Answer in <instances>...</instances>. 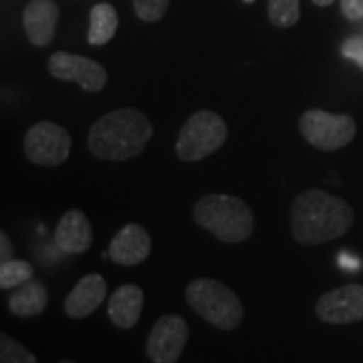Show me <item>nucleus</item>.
Listing matches in <instances>:
<instances>
[{
  "label": "nucleus",
  "instance_id": "0eeeda50",
  "mask_svg": "<svg viewBox=\"0 0 363 363\" xmlns=\"http://www.w3.org/2000/svg\"><path fill=\"white\" fill-rule=\"evenodd\" d=\"M26 157L43 168L61 166L71 154V135L52 121L35 123L25 135Z\"/></svg>",
  "mask_w": 363,
  "mask_h": 363
},
{
  "label": "nucleus",
  "instance_id": "4be33fe9",
  "mask_svg": "<svg viewBox=\"0 0 363 363\" xmlns=\"http://www.w3.org/2000/svg\"><path fill=\"white\" fill-rule=\"evenodd\" d=\"M343 57H347L351 61H355L363 69V37H351L341 45Z\"/></svg>",
  "mask_w": 363,
  "mask_h": 363
},
{
  "label": "nucleus",
  "instance_id": "20e7f679",
  "mask_svg": "<svg viewBox=\"0 0 363 363\" xmlns=\"http://www.w3.org/2000/svg\"><path fill=\"white\" fill-rule=\"evenodd\" d=\"M186 301L202 319L222 331L240 327L245 309L230 286L216 279H196L186 289Z\"/></svg>",
  "mask_w": 363,
  "mask_h": 363
},
{
  "label": "nucleus",
  "instance_id": "9d476101",
  "mask_svg": "<svg viewBox=\"0 0 363 363\" xmlns=\"http://www.w3.org/2000/svg\"><path fill=\"white\" fill-rule=\"evenodd\" d=\"M317 317L329 325L357 323L363 319V285H350L333 289L319 297L315 305Z\"/></svg>",
  "mask_w": 363,
  "mask_h": 363
},
{
  "label": "nucleus",
  "instance_id": "412c9836",
  "mask_svg": "<svg viewBox=\"0 0 363 363\" xmlns=\"http://www.w3.org/2000/svg\"><path fill=\"white\" fill-rule=\"evenodd\" d=\"M169 0H133V11L143 23H157L168 11Z\"/></svg>",
  "mask_w": 363,
  "mask_h": 363
},
{
  "label": "nucleus",
  "instance_id": "423d86ee",
  "mask_svg": "<svg viewBox=\"0 0 363 363\" xmlns=\"http://www.w3.org/2000/svg\"><path fill=\"white\" fill-rule=\"evenodd\" d=\"M298 130L313 147L323 152H335L353 142L357 125L355 119L345 113L307 109L298 119Z\"/></svg>",
  "mask_w": 363,
  "mask_h": 363
},
{
  "label": "nucleus",
  "instance_id": "9b49d317",
  "mask_svg": "<svg viewBox=\"0 0 363 363\" xmlns=\"http://www.w3.org/2000/svg\"><path fill=\"white\" fill-rule=\"evenodd\" d=\"M152 238L142 224H125L111 238L107 257L121 267H135L150 257Z\"/></svg>",
  "mask_w": 363,
  "mask_h": 363
},
{
  "label": "nucleus",
  "instance_id": "4468645a",
  "mask_svg": "<svg viewBox=\"0 0 363 363\" xmlns=\"http://www.w3.org/2000/svg\"><path fill=\"white\" fill-rule=\"evenodd\" d=\"M107 295V283L101 274H85L65 298V313L71 319H83L95 313Z\"/></svg>",
  "mask_w": 363,
  "mask_h": 363
},
{
  "label": "nucleus",
  "instance_id": "39448f33",
  "mask_svg": "<svg viewBox=\"0 0 363 363\" xmlns=\"http://www.w3.org/2000/svg\"><path fill=\"white\" fill-rule=\"evenodd\" d=\"M228 138V128L218 113L214 111H196L182 125L176 140V154L182 162L204 160L216 150H220Z\"/></svg>",
  "mask_w": 363,
  "mask_h": 363
},
{
  "label": "nucleus",
  "instance_id": "a878e982",
  "mask_svg": "<svg viewBox=\"0 0 363 363\" xmlns=\"http://www.w3.org/2000/svg\"><path fill=\"white\" fill-rule=\"evenodd\" d=\"M242 2H245V4H252L255 0H242Z\"/></svg>",
  "mask_w": 363,
  "mask_h": 363
},
{
  "label": "nucleus",
  "instance_id": "6ab92c4d",
  "mask_svg": "<svg viewBox=\"0 0 363 363\" xmlns=\"http://www.w3.org/2000/svg\"><path fill=\"white\" fill-rule=\"evenodd\" d=\"M301 18V0H269V21L279 28L297 25Z\"/></svg>",
  "mask_w": 363,
  "mask_h": 363
},
{
  "label": "nucleus",
  "instance_id": "a211bd4d",
  "mask_svg": "<svg viewBox=\"0 0 363 363\" xmlns=\"http://www.w3.org/2000/svg\"><path fill=\"white\" fill-rule=\"evenodd\" d=\"M35 277V269L26 260H9L0 264V286L4 291L25 285Z\"/></svg>",
  "mask_w": 363,
  "mask_h": 363
},
{
  "label": "nucleus",
  "instance_id": "aec40b11",
  "mask_svg": "<svg viewBox=\"0 0 363 363\" xmlns=\"http://www.w3.org/2000/svg\"><path fill=\"white\" fill-rule=\"evenodd\" d=\"M0 363H39L37 357L16 339L0 333Z\"/></svg>",
  "mask_w": 363,
  "mask_h": 363
},
{
  "label": "nucleus",
  "instance_id": "f8f14e48",
  "mask_svg": "<svg viewBox=\"0 0 363 363\" xmlns=\"http://www.w3.org/2000/svg\"><path fill=\"white\" fill-rule=\"evenodd\" d=\"M59 23V6L55 0H30L23 11V26L30 45H51Z\"/></svg>",
  "mask_w": 363,
  "mask_h": 363
},
{
  "label": "nucleus",
  "instance_id": "393cba45",
  "mask_svg": "<svg viewBox=\"0 0 363 363\" xmlns=\"http://www.w3.org/2000/svg\"><path fill=\"white\" fill-rule=\"evenodd\" d=\"M313 2H315L317 6H329V4H333L335 0H313Z\"/></svg>",
  "mask_w": 363,
  "mask_h": 363
},
{
  "label": "nucleus",
  "instance_id": "ddd939ff",
  "mask_svg": "<svg viewBox=\"0 0 363 363\" xmlns=\"http://www.w3.org/2000/svg\"><path fill=\"white\" fill-rule=\"evenodd\" d=\"M91 242H93V230L85 212L77 208L67 210L61 220L57 222L55 245L67 255H83L91 248Z\"/></svg>",
  "mask_w": 363,
  "mask_h": 363
},
{
  "label": "nucleus",
  "instance_id": "1a4fd4ad",
  "mask_svg": "<svg viewBox=\"0 0 363 363\" xmlns=\"http://www.w3.org/2000/svg\"><path fill=\"white\" fill-rule=\"evenodd\" d=\"M190 331L180 315H164L150 331L145 353L154 363H176L184 353Z\"/></svg>",
  "mask_w": 363,
  "mask_h": 363
},
{
  "label": "nucleus",
  "instance_id": "dca6fc26",
  "mask_svg": "<svg viewBox=\"0 0 363 363\" xmlns=\"http://www.w3.org/2000/svg\"><path fill=\"white\" fill-rule=\"evenodd\" d=\"M49 295L47 289L40 281L30 279L25 285L16 286L11 298H9V309L18 317H35L47 309Z\"/></svg>",
  "mask_w": 363,
  "mask_h": 363
},
{
  "label": "nucleus",
  "instance_id": "5701e85b",
  "mask_svg": "<svg viewBox=\"0 0 363 363\" xmlns=\"http://www.w3.org/2000/svg\"><path fill=\"white\" fill-rule=\"evenodd\" d=\"M341 11L350 21H362L363 0H341Z\"/></svg>",
  "mask_w": 363,
  "mask_h": 363
},
{
  "label": "nucleus",
  "instance_id": "7ed1b4c3",
  "mask_svg": "<svg viewBox=\"0 0 363 363\" xmlns=\"http://www.w3.org/2000/svg\"><path fill=\"white\" fill-rule=\"evenodd\" d=\"M194 220L200 228L228 245L245 242L255 230V216L238 196H202L194 206Z\"/></svg>",
  "mask_w": 363,
  "mask_h": 363
},
{
  "label": "nucleus",
  "instance_id": "f3484780",
  "mask_svg": "<svg viewBox=\"0 0 363 363\" xmlns=\"http://www.w3.org/2000/svg\"><path fill=\"white\" fill-rule=\"evenodd\" d=\"M117 25H119V16H117L116 6L109 2H97L89 14V33H87L89 45L93 47L107 45L116 37Z\"/></svg>",
  "mask_w": 363,
  "mask_h": 363
},
{
  "label": "nucleus",
  "instance_id": "f257e3e1",
  "mask_svg": "<svg viewBox=\"0 0 363 363\" xmlns=\"http://www.w3.org/2000/svg\"><path fill=\"white\" fill-rule=\"evenodd\" d=\"M353 220V208L343 198L323 190L298 194L291 208V233L305 247H317L347 234Z\"/></svg>",
  "mask_w": 363,
  "mask_h": 363
},
{
  "label": "nucleus",
  "instance_id": "b1692460",
  "mask_svg": "<svg viewBox=\"0 0 363 363\" xmlns=\"http://www.w3.org/2000/svg\"><path fill=\"white\" fill-rule=\"evenodd\" d=\"M0 247H2L0 248V260H2V262L13 260V245H11L6 233H0Z\"/></svg>",
  "mask_w": 363,
  "mask_h": 363
},
{
  "label": "nucleus",
  "instance_id": "f03ea898",
  "mask_svg": "<svg viewBox=\"0 0 363 363\" xmlns=\"http://www.w3.org/2000/svg\"><path fill=\"white\" fill-rule=\"evenodd\" d=\"M154 135V125L140 109H116L99 117L87 135L89 152L99 160L125 162L140 156Z\"/></svg>",
  "mask_w": 363,
  "mask_h": 363
},
{
  "label": "nucleus",
  "instance_id": "2eb2a0df",
  "mask_svg": "<svg viewBox=\"0 0 363 363\" xmlns=\"http://www.w3.org/2000/svg\"><path fill=\"white\" fill-rule=\"evenodd\" d=\"M143 309V291L138 285H121L109 297L107 315L119 329H131L140 321Z\"/></svg>",
  "mask_w": 363,
  "mask_h": 363
},
{
  "label": "nucleus",
  "instance_id": "6e6552de",
  "mask_svg": "<svg viewBox=\"0 0 363 363\" xmlns=\"http://www.w3.org/2000/svg\"><path fill=\"white\" fill-rule=\"evenodd\" d=\"M47 69L55 79L73 81L83 91L97 93L107 85V71L104 65L93 61L89 57H81L75 52L57 51L52 52Z\"/></svg>",
  "mask_w": 363,
  "mask_h": 363
},
{
  "label": "nucleus",
  "instance_id": "bb28decb",
  "mask_svg": "<svg viewBox=\"0 0 363 363\" xmlns=\"http://www.w3.org/2000/svg\"><path fill=\"white\" fill-rule=\"evenodd\" d=\"M61 363H75V362H61Z\"/></svg>",
  "mask_w": 363,
  "mask_h": 363
}]
</instances>
